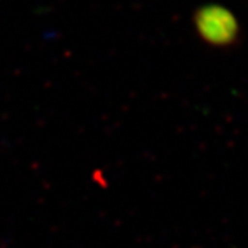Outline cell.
I'll return each instance as SVG.
<instances>
[{
	"label": "cell",
	"instance_id": "6da1fadb",
	"mask_svg": "<svg viewBox=\"0 0 248 248\" xmlns=\"http://www.w3.org/2000/svg\"><path fill=\"white\" fill-rule=\"evenodd\" d=\"M199 36L207 45L229 47L239 37V24L231 11L218 4H205L197 10L193 17Z\"/></svg>",
	"mask_w": 248,
	"mask_h": 248
}]
</instances>
